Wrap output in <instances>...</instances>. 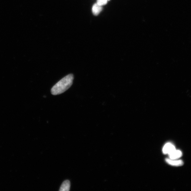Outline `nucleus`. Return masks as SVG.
<instances>
[{
	"mask_svg": "<svg viewBox=\"0 0 191 191\" xmlns=\"http://www.w3.org/2000/svg\"><path fill=\"white\" fill-rule=\"evenodd\" d=\"M74 79L73 74H69L59 81L51 89L52 95H56L65 92L71 87Z\"/></svg>",
	"mask_w": 191,
	"mask_h": 191,
	"instance_id": "nucleus-1",
	"label": "nucleus"
},
{
	"mask_svg": "<svg viewBox=\"0 0 191 191\" xmlns=\"http://www.w3.org/2000/svg\"><path fill=\"white\" fill-rule=\"evenodd\" d=\"M175 149L176 148L174 145L170 143H166L164 146L163 151L164 154H169Z\"/></svg>",
	"mask_w": 191,
	"mask_h": 191,
	"instance_id": "nucleus-2",
	"label": "nucleus"
},
{
	"mask_svg": "<svg viewBox=\"0 0 191 191\" xmlns=\"http://www.w3.org/2000/svg\"><path fill=\"white\" fill-rule=\"evenodd\" d=\"M168 155L170 159L176 160L182 157V153L180 150L175 149L169 154Z\"/></svg>",
	"mask_w": 191,
	"mask_h": 191,
	"instance_id": "nucleus-3",
	"label": "nucleus"
},
{
	"mask_svg": "<svg viewBox=\"0 0 191 191\" xmlns=\"http://www.w3.org/2000/svg\"><path fill=\"white\" fill-rule=\"evenodd\" d=\"M165 160L167 163L172 166H179L184 164V163L182 160H172L167 158Z\"/></svg>",
	"mask_w": 191,
	"mask_h": 191,
	"instance_id": "nucleus-4",
	"label": "nucleus"
},
{
	"mask_svg": "<svg viewBox=\"0 0 191 191\" xmlns=\"http://www.w3.org/2000/svg\"><path fill=\"white\" fill-rule=\"evenodd\" d=\"M102 9V6L97 3L95 4L93 7V13L94 15L97 16L100 13Z\"/></svg>",
	"mask_w": 191,
	"mask_h": 191,
	"instance_id": "nucleus-5",
	"label": "nucleus"
},
{
	"mask_svg": "<svg viewBox=\"0 0 191 191\" xmlns=\"http://www.w3.org/2000/svg\"><path fill=\"white\" fill-rule=\"evenodd\" d=\"M70 188V182L68 180H66L63 183L60 187V191H68Z\"/></svg>",
	"mask_w": 191,
	"mask_h": 191,
	"instance_id": "nucleus-6",
	"label": "nucleus"
},
{
	"mask_svg": "<svg viewBox=\"0 0 191 191\" xmlns=\"http://www.w3.org/2000/svg\"><path fill=\"white\" fill-rule=\"evenodd\" d=\"M108 1V0H97V3L102 6L106 5Z\"/></svg>",
	"mask_w": 191,
	"mask_h": 191,
	"instance_id": "nucleus-7",
	"label": "nucleus"
},
{
	"mask_svg": "<svg viewBox=\"0 0 191 191\" xmlns=\"http://www.w3.org/2000/svg\"><path fill=\"white\" fill-rule=\"evenodd\" d=\"M108 1H109V0H108Z\"/></svg>",
	"mask_w": 191,
	"mask_h": 191,
	"instance_id": "nucleus-8",
	"label": "nucleus"
}]
</instances>
